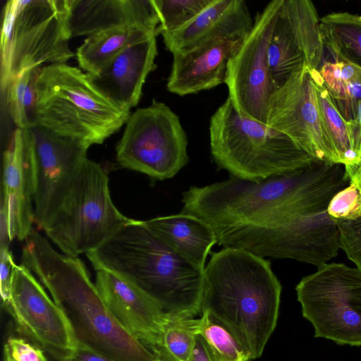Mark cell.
<instances>
[{
	"label": "cell",
	"mask_w": 361,
	"mask_h": 361,
	"mask_svg": "<svg viewBox=\"0 0 361 361\" xmlns=\"http://www.w3.org/2000/svg\"><path fill=\"white\" fill-rule=\"evenodd\" d=\"M341 164L314 159L290 172L260 180L238 178L183 192L182 213L214 231L257 226L281 217L326 210L334 195L349 185Z\"/></svg>",
	"instance_id": "6da1fadb"
},
{
	"label": "cell",
	"mask_w": 361,
	"mask_h": 361,
	"mask_svg": "<svg viewBox=\"0 0 361 361\" xmlns=\"http://www.w3.org/2000/svg\"><path fill=\"white\" fill-rule=\"evenodd\" d=\"M21 264L35 274L65 313L78 344L115 361H161L114 318L82 262L56 251L33 227L25 239Z\"/></svg>",
	"instance_id": "7a4b0ae2"
},
{
	"label": "cell",
	"mask_w": 361,
	"mask_h": 361,
	"mask_svg": "<svg viewBox=\"0 0 361 361\" xmlns=\"http://www.w3.org/2000/svg\"><path fill=\"white\" fill-rule=\"evenodd\" d=\"M281 285L269 261L224 247L204 270L201 312L234 336L250 360L261 357L278 320Z\"/></svg>",
	"instance_id": "3957f363"
},
{
	"label": "cell",
	"mask_w": 361,
	"mask_h": 361,
	"mask_svg": "<svg viewBox=\"0 0 361 361\" xmlns=\"http://www.w3.org/2000/svg\"><path fill=\"white\" fill-rule=\"evenodd\" d=\"M96 271L131 282L166 315L195 317L201 312L204 270L181 257L142 221L130 219L86 254Z\"/></svg>",
	"instance_id": "277c9868"
},
{
	"label": "cell",
	"mask_w": 361,
	"mask_h": 361,
	"mask_svg": "<svg viewBox=\"0 0 361 361\" xmlns=\"http://www.w3.org/2000/svg\"><path fill=\"white\" fill-rule=\"evenodd\" d=\"M130 115L103 96L80 68L66 63L41 68L35 125L91 146L104 142Z\"/></svg>",
	"instance_id": "5b68a950"
},
{
	"label": "cell",
	"mask_w": 361,
	"mask_h": 361,
	"mask_svg": "<svg viewBox=\"0 0 361 361\" xmlns=\"http://www.w3.org/2000/svg\"><path fill=\"white\" fill-rule=\"evenodd\" d=\"M211 153L234 178L260 180L316 159L286 135L240 114L228 97L210 118Z\"/></svg>",
	"instance_id": "8992f818"
},
{
	"label": "cell",
	"mask_w": 361,
	"mask_h": 361,
	"mask_svg": "<svg viewBox=\"0 0 361 361\" xmlns=\"http://www.w3.org/2000/svg\"><path fill=\"white\" fill-rule=\"evenodd\" d=\"M66 0H9L1 35V89L22 72L43 63H65L75 54Z\"/></svg>",
	"instance_id": "52a82bcc"
},
{
	"label": "cell",
	"mask_w": 361,
	"mask_h": 361,
	"mask_svg": "<svg viewBox=\"0 0 361 361\" xmlns=\"http://www.w3.org/2000/svg\"><path fill=\"white\" fill-rule=\"evenodd\" d=\"M130 219L114 204L106 170L87 158L43 230L61 252L78 257L97 249Z\"/></svg>",
	"instance_id": "ba28073f"
},
{
	"label": "cell",
	"mask_w": 361,
	"mask_h": 361,
	"mask_svg": "<svg viewBox=\"0 0 361 361\" xmlns=\"http://www.w3.org/2000/svg\"><path fill=\"white\" fill-rule=\"evenodd\" d=\"M214 233L217 243L224 247L241 249L262 257L293 259L317 268L327 264L341 249L337 223L326 210Z\"/></svg>",
	"instance_id": "9c48e42d"
},
{
	"label": "cell",
	"mask_w": 361,
	"mask_h": 361,
	"mask_svg": "<svg viewBox=\"0 0 361 361\" xmlns=\"http://www.w3.org/2000/svg\"><path fill=\"white\" fill-rule=\"evenodd\" d=\"M304 318L315 338L361 345V271L329 263L302 278L295 287Z\"/></svg>",
	"instance_id": "30bf717a"
},
{
	"label": "cell",
	"mask_w": 361,
	"mask_h": 361,
	"mask_svg": "<svg viewBox=\"0 0 361 361\" xmlns=\"http://www.w3.org/2000/svg\"><path fill=\"white\" fill-rule=\"evenodd\" d=\"M188 137L178 116L164 103L130 115L118 142L116 159L124 168L157 180L173 178L189 161Z\"/></svg>",
	"instance_id": "8fae6325"
},
{
	"label": "cell",
	"mask_w": 361,
	"mask_h": 361,
	"mask_svg": "<svg viewBox=\"0 0 361 361\" xmlns=\"http://www.w3.org/2000/svg\"><path fill=\"white\" fill-rule=\"evenodd\" d=\"M281 2L271 1L256 16L251 32L228 63L224 80L235 109L267 125L269 99L277 88L269 69L267 46Z\"/></svg>",
	"instance_id": "7c38bea8"
},
{
	"label": "cell",
	"mask_w": 361,
	"mask_h": 361,
	"mask_svg": "<svg viewBox=\"0 0 361 361\" xmlns=\"http://www.w3.org/2000/svg\"><path fill=\"white\" fill-rule=\"evenodd\" d=\"M5 308L20 331L56 361L73 355L78 343L67 317L23 264L13 268L10 300Z\"/></svg>",
	"instance_id": "4fadbf2b"
},
{
	"label": "cell",
	"mask_w": 361,
	"mask_h": 361,
	"mask_svg": "<svg viewBox=\"0 0 361 361\" xmlns=\"http://www.w3.org/2000/svg\"><path fill=\"white\" fill-rule=\"evenodd\" d=\"M267 125L318 160L338 163L321 118L311 68L305 64L271 94Z\"/></svg>",
	"instance_id": "5bb4252c"
},
{
	"label": "cell",
	"mask_w": 361,
	"mask_h": 361,
	"mask_svg": "<svg viewBox=\"0 0 361 361\" xmlns=\"http://www.w3.org/2000/svg\"><path fill=\"white\" fill-rule=\"evenodd\" d=\"M30 130L35 159L34 222L44 229L69 192L90 146L39 125Z\"/></svg>",
	"instance_id": "9a60e30c"
},
{
	"label": "cell",
	"mask_w": 361,
	"mask_h": 361,
	"mask_svg": "<svg viewBox=\"0 0 361 361\" xmlns=\"http://www.w3.org/2000/svg\"><path fill=\"white\" fill-rule=\"evenodd\" d=\"M1 243L27 238L34 222L35 159L30 128H16L3 154Z\"/></svg>",
	"instance_id": "2e32d148"
},
{
	"label": "cell",
	"mask_w": 361,
	"mask_h": 361,
	"mask_svg": "<svg viewBox=\"0 0 361 361\" xmlns=\"http://www.w3.org/2000/svg\"><path fill=\"white\" fill-rule=\"evenodd\" d=\"M95 286L121 326L154 351L166 317L159 305L139 287L108 271H97Z\"/></svg>",
	"instance_id": "e0dca14e"
},
{
	"label": "cell",
	"mask_w": 361,
	"mask_h": 361,
	"mask_svg": "<svg viewBox=\"0 0 361 361\" xmlns=\"http://www.w3.org/2000/svg\"><path fill=\"white\" fill-rule=\"evenodd\" d=\"M247 37L210 39L185 51L173 54L168 90L179 96L207 90L224 82L228 63Z\"/></svg>",
	"instance_id": "ac0fdd59"
},
{
	"label": "cell",
	"mask_w": 361,
	"mask_h": 361,
	"mask_svg": "<svg viewBox=\"0 0 361 361\" xmlns=\"http://www.w3.org/2000/svg\"><path fill=\"white\" fill-rule=\"evenodd\" d=\"M71 37L115 29L157 31L159 18L153 0H66Z\"/></svg>",
	"instance_id": "d6986e66"
},
{
	"label": "cell",
	"mask_w": 361,
	"mask_h": 361,
	"mask_svg": "<svg viewBox=\"0 0 361 361\" xmlns=\"http://www.w3.org/2000/svg\"><path fill=\"white\" fill-rule=\"evenodd\" d=\"M156 37L136 43L118 54L99 72L88 74L94 87L115 106L130 111L142 96L147 75L156 69Z\"/></svg>",
	"instance_id": "ffe728a7"
},
{
	"label": "cell",
	"mask_w": 361,
	"mask_h": 361,
	"mask_svg": "<svg viewBox=\"0 0 361 361\" xmlns=\"http://www.w3.org/2000/svg\"><path fill=\"white\" fill-rule=\"evenodd\" d=\"M253 24L243 0H213L185 25L161 35L166 48L173 54L216 37H247Z\"/></svg>",
	"instance_id": "44dd1931"
},
{
	"label": "cell",
	"mask_w": 361,
	"mask_h": 361,
	"mask_svg": "<svg viewBox=\"0 0 361 361\" xmlns=\"http://www.w3.org/2000/svg\"><path fill=\"white\" fill-rule=\"evenodd\" d=\"M142 221L181 257L204 270L207 257L217 243L215 233L208 224L182 212Z\"/></svg>",
	"instance_id": "7402d4cb"
},
{
	"label": "cell",
	"mask_w": 361,
	"mask_h": 361,
	"mask_svg": "<svg viewBox=\"0 0 361 361\" xmlns=\"http://www.w3.org/2000/svg\"><path fill=\"white\" fill-rule=\"evenodd\" d=\"M157 35L155 30L142 28L107 30L87 37L75 55L82 70L95 74L128 47Z\"/></svg>",
	"instance_id": "603a6c76"
},
{
	"label": "cell",
	"mask_w": 361,
	"mask_h": 361,
	"mask_svg": "<svg viewBox=\"0 0 361 361\" xmlns=\"http://www.w3.org/2000/svg\"><path fill=\"white\" fill-rule=\"evenodd\" d=\"M281 10L306 64L311 69L319 71L323 59L324 43L320 18L313 3L309 0H282Z\"/></svg>",
	"instance_id": "cb8c5ba5"
},
{
	"label": "cell",
	"mask_w": 361,
	"mask_h": 361,
	"mask_svg": "<svg viewBox=\"0 0 361 361\" xmlns=\"http://www.w3.org/2000/svg\"><path fill=\"white\" fill-rule=\"evenodd\" d=\"M324 46L335 61L352 63L361 68V15L335 12L320 18Z\"/></svg>",
	"instance_id": "d4e9b609"
},
{
	"label": "cell",
	"mask_w": 361,
	"mask_h": 361,
	"mask_svg": "<svg viewBox=\"0 0 361 361\" xmlns=\"http://www.w3.org/2000/svg\"><path fill=\"white\" fill-rule=\"evenodd\" d=\"M276 15L268 41L267 61L271 77L276 87L281 86L305 63L281 10Z\"/></svg>",
	"instance_id": "484cf974"
},
{
	"label": "cell",
	"mask_w": 361,
	"mask_h": 361,
	"mask_svg": "<svg viewBox=\"0 0 361 361\" xmlns=\"http://www.w3.org/2000/svg\"><path fill=\"white\" fill-rule=\"evenodd\" d=\"M321 118L336 152L338 163L346 169L358 166L361 156L354 151L348 122L343 118L330 96L318 70L311 69Z\"/></svg>",
	"instance_id": "4316f807"
},
{
	"label": "cell",
	"mask_w": 361,
	"mask_h": 361,
	"mask_svg": "<svg viewBox=\"0 0 361 361\" xmlns=\"http://www.w3.org/2000/svg\"><path fill=\"white\" fill-rule=\"evenodd\" d=\"M200 317L166 315L154 349L161 361H190Z\"/></svg>",
	"instance_id": "83f0119b"
},
{
	"label": "cell",
	"mask_w": 361,
	"mask_h": 361,
	"mask_svg": "<svg viewBox=\"0 0 361 361\" xmlns=\"http://www.w3.org/2000/svg\"><path fill=\"white\" fill-rule=\"evenodd\" d=\"M42 67L26 70L8 85L5 94L9 114L18 128L35 125L37 80Z\"/></svg>",
	"instance_id": "f1b7e54d"
},
{
	"label": "cell",
	"mask_w": 361,
	"mask_h": 361,
	"mask_svg": "<svg viewBox=\"0 0 361 361\" xmlns=\"http://www.w3.org/2000/svg\"><path fill=\"white\" fill-rule=\"evenodd\" d=\"M199 334L209 346L216 361H248V356L234 336L207 312L202 311Z\"/></svg>",
	"instance_id": "f546056e"
},
{
	"label": "cell",
	"mask_w": 361,
	"mask_h": 361,
	"mask_svg": "<svg viewBox=\"0 0 361 361\" xmlns=\"http://www.w3.org/2000/svg\"><path fill=\"white\" fill-rule=\"evenodd\" d=\"M213 0H153L159 25L157 34L171 32L183 27Z\"/></svg>",
	"instance_id": "4dcf8cb0"
},
{
	"label": "cell",
	"mask_w": 361,
	"mask_h": 361,
	"mask_svg": "<svg viewBox=\"0 0 361 361\" xmlns=\"http://www.w3.org/2000/svg\"><path fill=\"white\" fill-rule=\"evenodd\" d=\"M326 212L334 221L354 220L361 216V189L355 180H350L348 186L334 195Z\"/></svg>",
	"instance_id": "1f68e13d"
},
{
	"label": "cell",
	"mask_w": 361,
	"mask_h": 361,
	"mask_svg": "<svg viewBox=\"0 0 361 361\" xmlns=\"http://www.w3.org/2000/svg\"><path fill=\"white\" fill-rule=\"evenodd\" d=\"M336 221L339 229L341 249L361 271V216L354 220Z\"/></svg>",
	"instance_id": "d6a6232c"
},
{
	"label": "cell",
	"mask_w": 361,
	"mask_h": 361,
	"mask_svg": "<svg viewBox=\"0 0 361 361\" xmlns=\"http://www.w3.org/2000/svg\"><path fill=\"white\" fill-rule=\"evenodd\" d=\"M343 61H326L319 71L334 102L348 99L347 86L341 79Z\"/></svg>",
	"instance_id": "836d02e7"
},
{
	"label": "cell",
	"mask_w": 361,
	"mask_h": 361,
	"mask_svg": "<svg viewBox=\"0 0 361 361\" xmlns=\"http://www.w3.org/2000/svg\"><path fill=\"white\" fill-rule=\"evenodd\" d=\"M0 292L3 305L9 302L13 268L16 264L8 243H1Z\"/></svg>",
	"instance_id": "e575fe53"
},
{
	"label": "cell",
	"mask_w": 361,
	"mask_h": 361,
	"mask_svg": "<svg viewBox=\"0 0 361 361\" xmlns=\"http://www.w3.org/2000/svg\"><path fill=\"white\" fill-rule=\"evenodd\" d=\"M6 344L14 361H48L41 348L23 338L10 337Z\"/></svg>",
	"instance_id": "d590c367"
},
{
	"label": "cell",
	"mask_w": 361,
	"mask_h": 361,
	"mask_svg": "<svg viewBox=\"0 0 361 361\" xmlns=\"http://www.w3.org/2000/svg\"><path fill=\"white\" fill-rule=\"evenodd\" d=\"M353 148L361 156V100L359 102L355 120L348 122Z\"/></svg>",
	"instance_id": "8d00e7d4"
},
{
	"label": "cell",
	"mask_w": 361,
	"mask_h": 361,
	"mask_svg": "<svg viewBox=\"0 0 361 361\" xmlns=\"http://www.w3.org/2000/svg\"><path fill=\"white\" fill-rule=\"evenodd\" d=\"M190 361H216L207 343L200 334L196 337Z\"/></svg>",
	"instance_id": "74e56055"
},
{
	"label": "cell",
	"mask_w": 361,
	"mask_h": 361,
	"mask_svg": "<svg viewBox=\"0 0 361 361\" xmlns=\"http://www.w3.org/2000/svg\"><path fill=\"white\" fill-rule=\"evenodd\" d=\"M63 361H115L102 355L84 345L78 344L73 355L67 360Z\"/></svg>",
	"instance_id": "f35d334b"
},
{
	"label": "cell",
	"mask_w": 361,
	"mask_h": 361,
	"mask_svg": "<svg viewBox=\"0 0 361 361\" xmlns=\"http://www.w3.org/2000/svg\"><path fill=\"white\" fill-rule=\"evenodd\" d=\"M341 79L345 83L361 84V68L356 64L343 61Z\"/></svg>",
	"instance_id": "ab89813d"
},
{
	"label": "cell",
	"mask_w": 361,
	"mask_h": 361,
	"mask_svg": "<svg viewBox=\"0 0 361 361\" xmlns=\"http://www.w3.org/2000/svg\"><path fill=\"white\" fill-rule=\"evenodd\" d=\"M345 170L350 177V179L355 180L361 189V164L357 167L345 169Z\"/></svg>",
	"instance_id": "60d3db41"
},
{
	"label": "cell",
	"mask_w": 361,
	"mask_h": 361,
	"mask_svg": "<svg viewBox=\"0 0 361 361\" xmlns=\"http://www.w3.org/2000/svg\"><path fill=\"white\" fill-rule=\"evenodd\" d=\"M4 361H14V360L13 359V357L11 355L9 348L6 343L4 345Z\"/></svg>",
	"instance_id": "b9f144b4"
}]
</instances>
